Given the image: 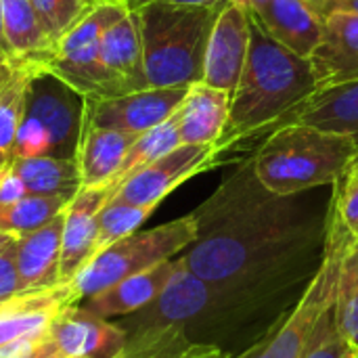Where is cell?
Returning <instances> with one entry per match:
<instances>
[{
  "mask_svg": "<svg viewBox=\"0 0 358 358\" xmlns=\"http://www.w3.org/2000/svg\"><path fill=\"white\" fill-rule=\"evenodd\" d=\"M294 197L271 193L250 157L193 212L197 239L180 262L222 296L260 287L313 243L315 227Z\"/></svg>",
  "mask_w": 358,
  "mask_h": 358,
  "instance_id": "6da1fadb",
  "label": "cell"
},
{
  "mask_svg": "<svg viewBox=\"0 0 358 358\" xmlns=\"http://www.w3.org/2000/svg\"><path fill=\"white\" fill-rule=\"evenodd\" d=\"M319 92L310 59L275 42L252 15L250 52L231 99V115L218 143L229 147L273 132Z\"/></svg>",
  "mask_w": 358,
  "mask_h": 358,
  "instance_id": "7a4b0ae2",
  "label": "cell"
},
{
  "mask_svg": "<svg viewBox=\"0 0 358 358\" xmlns=\"http://www.w3.org/2000/svg\"><path fill=\"white\" fill-rule=\"evenodd\" d=\"M357 159V138L289 122L268 132L252 164L258 180L271 193L289 197L323 185H336Z\"/></svg>",
  "mask_w": 358,
  "mask_h": 358,
  "instance_id": "3957f363",
  "label": "cell"
},
{
  "mask_svg": "<svg viewBox=\"0 0 358 358\" xmlns=\"http://www.w3.org/2000/svg\"><path fill=\"white\" fill-rule=\"evenodd\" d=\"M220 4L189 6L147 2L132 8L138 19L149 88H174L201 82L206 50Z\"/></svg>",
  "mask_w": 358,
  "mask_h": 358,
  "instance_id": "277c9868",
  "label": "cell"
},
{
  "mask_svg": "<svg viewBox=\"0 0 358 358\" xmlns=\"http://www.w3.org/2000/svg\"><path fill=\"white\" fill-rule=\"evenodd\" d=\"M197 239L195 214H187L149 231H134L94 254L69 281L76 304L107 287L172 260Z\"/></svg>",
  "mask_w": 358,
  "mask_h": 358,
  "instance_id": "5b68a950",
  "label": "cell"
},
{
  "mask_svg": "<svg viewBox=\"0 0 358 358\" xmlns=\"http://www.w3.org/2000/svg\"><path fill=\"white\" fill-rule=\"evenodd\" d=\"M352 254V248L336 233L325 231V254L323 262L310 281L306 294L287 317V321L273 331L266 340L250 348L239 358H302L308 344L325 317V313L336 304L342 266Z\"/></svg>",
  "mask_w": 358,
  "mask_h": 358,
  "instance_id": "8992f818",
  "label": "cell"
},
{
  "mask_svg": "<svg viewBox=\"0 0 358 358\" xmlns=\"http://www.w3.org/2000/svg\"><path fill=\"white\" fill-rule=\"evenodd\" d=\"M124 0H105L92 6L55 46L52 57L42 67L84 99L113 96L111 82L99 63L103 34L128 13Z\"/></svg>",
  "mask_w": 358,
  "mask_h": 358,
  "instance_id": "52a82bcc",
  "label": "cell"
},
{
  "mask_svg": "<svg viewBox=\"0 0 358 358\" xmlns=\"http://www.w3.org/2000/svg\"><path fill=\"white\" fill-rule=\"evenodd\" d=\"M126 342L128 331L122 325L71 304L38 338L27 342L25 358H113Z\"/></svg>",
  "mask_w": 358,
  "mask_h": 358,
  "instance_id": "ba28073f",
  "label": "cell"
},
{
  "mask_svg": "<svg viewBox=\"0 0 358 358\" xmlns=\"http://www.w3.org/2000/svg\"><path fill=\"white\" fill-rule=\"evenodd\" d=\"M187 92L189 86H174L143 88L109 99H84L82 122L138 136L170 120L180 109Z\"/></svg>",
  "mask_w": 358,
  "mask_h": 358,
  "instance_id": "9c48e42d",
  "label": "cell"
},
{
  "mask_svg": "<svg viewBox=\"0 0 358 358\" xmlns=\"http://www.w3.org/2000/svg\"><path fill=\"white\" fill-rule=\"evenodd\" d=\"M218 155V149L212 145H178L164 157L126 178L109 199L157 208L159 201L185 180L212 168Z\"/></svg>",
  "mask_w": 358,
  "mask_h": 358,
  "instance_id": "30bf717a",
  "label": "cell"
},
{
  "mask_svg": "<svg viewBox=\"0 0 358 358\" xmlns=\"http://www.w3.org/2000/svg\"><path fill=\"white\" fill-rule=\"evenodd\" d=\"M84 96L48 71H34L25 92V115L36 117L48 132L52 155L73 157L82 128Z\"/></svg>",
  "mask_w": 358,
  "mask_h": 358,
  "instance_id": "8fae6325",
  "label": "cell"
},
{
  "mask_svg": "<svg viewBox=\"0 0 358 358\" xmlns=\"http://www.w3.org/2000/svg\"><path fill=\"white\" fill-rule=\"evenodd\" d=\"M250 38L252 13L235 0H222L210 34L201 82L233 94L248 61Z\"/></svg>",
  "mask_w": 358,
  "mask_h": 358,
  "instance_id": "7c38bea8",
  "label": "cell"
},
{
  "mask_svg": "<svg viewBox=\"0 0 358 358\" xmlns=\"http://www.w3.org/2000/svg\"><path fill=\"white\" fill-rule=\"evenodd\" d=\"M222 294L197 277L193 271H189L180 258H176V268L159 296L147 304L145 308L136 310V319L128 331V336L145 331V329H157V327H168V325H185L187 321L199 317L210 308L216 298Z\"/></svg>",
  "mask_w": 358,
  "mask_h": 358,
  "instance_id": "4fadbf2b",
  "label": "cell"
},
{
  "mask_svg": "<svg viewBox=\"0 0 358 358\" xmlns=\"http://www.w3.org/2000/svg\"><path fill=\"white\" fill-rule=\"evenodd\" d=\"M113 195L111 187L82 189L65 206L63 235H61V260L59 283H69L82 271V266L94 256L99 212Z\"/></svg>",
  "mask_w": 358,
  "mask_h": 358,
  "instance_id": "5bb4252c",
  "label": "cell"
},
{
  "mask_svg": "<svg viewBox=\"0 0 358 358\" xmlns=\"http://www.w3.org/2000/svg\"><path fill=\"white\" fill-rule=\"evenodd\" d=\"M310 65L319 92L358 80V13L331 10L325 17V34Z\"/></svg>",
  "mask_w": 358,
  "mask_h": 358,
  "instance_id": "9a60e30c",
  "label": "cell"
},
{
  "mask_svg": "<svg viewBox=\"0 0 358 358\" xmlns=\"http://www.w3.org/2000/svg\"><path fill=\"white\" fill-rule=\"evenodd\" d=\"M76 304L71 285L59 283L40 292H25L0 306V350L23 340L38 338L52 319Z\"/></svg>",
  "mask_w": 358,
  "mask_h": 358,
  "instance_id": "2e32d148",
  "label": "cell"
},
{
  "mask_svg": "<svg viewBox=\"0 0 358 358\" xmlns=\"http://www.w3.org/2000/svg\"><path fill=\"white\" fill-rule=\"evenodd\" d=\"M99 63L111 82L113 96L149 88L143 65L138 19L132 8L103 34Z\"/></svg>",
  "mask_w": 358,
  "mask_h": 358,
  "instance_id": "e0dca14e",
  "label": "cell"
},
{
  "mask_svg": "<svg viewBox=\"0 0 358 358\" xmlns=\"http://www.w3.org/2000/svg\"><path fill=\"white\" fill-rule=\"evenodd\" d=\"M252 15L275 42L306 59L325 34V15L308 0H268Z\"/></svg>",
  "mask_w": 358,
  "mask_h": 358,
  "instance_id": "ac0fdd59",
  "label": "cell"
},
{
  "mask_svg": "<svg viewBox=\"0 0 358 358\" xmlns=\"http://www.w3.org/2000/svg\"><path fill=\"white\" fill-rule=\"evenodd\" d=\"M233 94L203 82L191 84L189 92L176 111L182 145L218 147L231 115Z\"/></svg>",
  "mask_w": 358,
  "mask_h": 358,
  "instance_id": "d6986e66",
  "label": "cell"
},
{
  "mask_svg": "<svg viewBox=\"0 0 358 358\" xmlns=\"http://www.w3.org/2000/svg\"><path fill=\"white\" fill-rule=\"evenodd\" d=\"M134 138V134L96 128L82 122L73 155L80 174V187H111Z\"/></svg>",
  "mask_w": 358,
  "mask_h": 358,
  "instance_id": "ffe728a7",
  "label": "cell"
},
{
  "mask_svg": "<svg viewBox=\"0 0 358 358\" xmlns=\"http://www.w3.org/2000/svg\"><path fill=\"white\" fill-rule=\"evenodd\" d=\"M63 212L55 216L48 224L40 227L38 231L15 239L21 294L40 292L59 285L61 235H63V220H65Z\"/></svg>",
  "mask_w": 358,
  "mask_h": 358,
  "instance_id": "44dd1931",
  "label": "cell"
},
{
  "mask_svg": "<svg viewBox=\"0 0 358 358\" xmlns=\"http://www.w3.org/2000/svg\"><path fill=\"white\" fill-rule=\"evenodd\" d=\"M174 268H176V258L162 262L138 275H132L92 298H86L80 302V306L88 310L90 315L107 319V321L115 317L134 315L136 310L145 308L159 296V292L172 277Z\"/></svg>",
  "mask_w": 358,
  "mask_h": 358,
  "instance_id": "7402d4cb",
  "label": "cell"
},
{
  "mask_svg": "<svg viewBox=\"0 0 358 358\" xmlns=\"http://www.w3.org/2000/svg\"><path fill=\"white\" fill-rule=\"evenodd\" d=\"M4 40L13 65H31L42 71L55 52L29 0H2Z\"/></svg>",
  "mask_w": 358,
  "mask_h": 358,
  "instance_id": "603a6c76",
  "label": "cell"
},
{
  "mask_svg": "<svg viewBox=\"0 0 358 358\" xmlns=\"http://www.w3.org/2000/svg\"><path fill=\"white\" fill-rule=\"evenodd\" d=\"M289 122L310 124L338 134H348L358 141V80L317 92L285 124Z\"/></svg>",
  "mask_w": 358,
  "mask_h": 358,
  "instance_id": "cb8c5ba5",
  "label": "cell"
},
{
  "mask_svg": "<svg viewBox=\"0 0 358 358\" xmlns=\"http://www.w3.org/2000/svg\"><path fill=\"white\" fill-rule=\"evenodd\" d=\"M10 170L21 178L29 195H61L71 199L80 191V174L73 157H15Z\"/></svg>",
  "mask_w": 358,
  "mask_h": 358,
  "instance_id": "d4e9b609",
  "label": "cell"
},
{
  "mask_svg": "<svg viewBox=\"0 0 358 358\" xmlns=\"http://www.w3.org/2000/svg\"><path fill=\"white\" fill-rule=\"evenodd\" d=\"M31 65H15L0 82V172L10 168L15 159L17 130L25 111V92L34 76Z\"/></svg>",
  "mask_w": 358,
  "mask_h": 358,
  "instance_id": "484cf974",
  "label": "cell"
},
{
  "mask_svg": "<svg viewBox=\"0 0 358 358\" xmlns=\"http://www.w3.org/2000/svg\"><path fill=\"white\" fill-rule=\"evenodd\" d=\"M69 197L61 195H25L19 201L0 206V233L10 237H23L48 224L59 216Z\"/></svg>",
  "mask_w": 358,
  "mask_h": 358,
  "instance_id": "4316f807",
  "label": "cell"
},
{
  "mask_svg": "<svg viewBox=\"0 0 358 358\" xmlns=\"http://www.w3.org/2000/svg\"><path fill=\"white\" fill-rule=\"evenodd\" d=\"M178 145H182L180 141V132H178V122H176V113L166 120L164 124L138 134L134 138V143L130 145L120 172L115 176V180L111 182V189L115 191L126 178H130L134 172H138L141 168L153 164L155 159L164 157L166 153H170L172 149H176Z\"/></svg>",
  "mask_w": 358,
  "mask_h": 358,
  "instance_id": "83f0119b",
  "label": "cell"
},
{
  "mask_svg": "<svg viewBox=\"0 0 358 358\" xmlns=\"http://www.w3.org/2000/svg\"><path fill=\"white\" fill-rule=\"evenodd\" d=\"M189 346L185 325H168L128 336L126 346L113 358H180Z\"/></svg>",
  "mask_w": 358,
  "mask_h": 358,
  "instance_id": "f1b7e54d",
  "label": "cell"
},
{
  "mask_svg": "<svg viewBox=\"0 0 358 358\" xmlns=\"http://www.w3.org/2000/svg\"><path fill=\"white\" fill-rule=\"evenodd\" d=\"M334 197L325 224L336 229L352 248L358 245V166H355L334 185Z\"/></svg>",
  "mask_w": 358,
  "mask_h": 358,
  "instance_id": "f546056e",
  "label": "cell"
},
{
  "mask_svg": "<svg viewBox=\"0 0 358 358\" xmlns=\"http://www.w3.org/2000/svg\"><path fill=\"white\" fill-rule=\"evenodd\" d=\"M155 208L147 206H132L124 201L109 199L103 210L99 212V231H96V245L94 254L105 250L107 245L115 243L117 239L134 233L151 214Z\"/></svg>",
  "mask_w": 358,
  "mask_h": 358,
  "instance_id": "4dcf8cb0",
  "label": "cell"
},
{
  "mask_svg": "<svg viewBox=\"0 0 358 358\" xmlns=\"http://www.w3.org/2000/svg\"><path fill=\"white\" fill-rule=\"evenodd\" d=\"M46 36L57 46L59 40L96 4L88 0H29Z\"/></svg>",
  "mask_w": 358,
  "mask_h": 358,
  "instance_id": "1f68e13d",
  "label": "cell"
},
{
  "mask_svg": "<svg viewBox=\"0 0 358 358\" xmlns=\"http://www.w3.org/2000/svg\"><path fill=\"white\" fill-rule=\"evenodd\" d=\"M336 327L350 342L358 336V256L352 252L340 277V287L336 296Z\"/></svg>",
  "mask_w": 358,
  "mask_h": 358,
  "instance_id": "d6a6232c",
  "label": "cell"
},
{
  "mask_svg": "<svg viewBox=\"0 0 358 358\" xmlns=\"http://www.w3.org/2000/svg\"><path fill=\"white\" fill-rule=\"evenodd\" d=\"M334 306L321 319V323L308 344V350L304 352L302 358H355L350 342L336 327V308Z\"/></svg>",
  "mask_w": 358,
  "mask_h": 358,
  "instance_id": "836d02e7",
  "label": "cell"
},
{
  "mask_svg": "<svg viewBox=\"0 0 358 358\" xmlns=\"http://www.w3.org/2000/svg\"><path fill=\"white\" fill-rule=\"evenodd\" d=\"M40 155H52L50 136L36 117L23 113L15 141V157H40Z\"/></svg>",
  "mask_w": 358,
  "mask_h": 358,
  "instance_id": "e575fe53",
  "label": "cell"
},
{
  "mask_svg": "<svg viewBox=\"0 0 358 358\" xmlns=\"http://www.w3.org/2000/svg\"><path fill=\"white\" fill-rule=\"evenodd\" d=\"M15 239L6 241L0 248V300H10L21 294L19 273H17V250Z\"/></svg>",
  "mask_w": 358,
  "mask_h": 358,
  "instance_id": "d590c367",
  "label": "cell"
},
{
  "mask_svg": "<svg viewBox=\"0 0 358 358\" xmlns=\"http://www.w3.org/2000/svg\"><path fill=\"white\" fill-rule=\"evenodd\" d=\"M180 358H231L224 350L208 344H191Z\"/></svg>",
  "mask_w": 358,
  "mask_h": 358,
  "instance_id": "8d00e7d4",
  "label": "cell"
},
{
  "mask_svg": "<svg viewBox=\"0 0 358 358\" xmlns=\"http://www.w3.org/2000/svg\"><path fill=\"white\" fill-rule=\"evenodd\" d=\"M128 4V8H136L141 4H147V2H170V4H189V6H212V4H218L222 0H124Z\"/></svg>",
  "mask_w": 358,
  "mask_h": 358,
  "instance_id": "74e56055",
  "label": "cell"
},
{
  "mask_svg": "<svg viewBox=\"0 0 358 358\" xmlns=\"http://www.w3.org/2000/svg\"><path fill=\"white\" fill-rule=\"evenodd\" d=\"M0 61H6L8 65L10 63V55H8V46H6V40H4V23H2V0H0Z\"/></svg>",
  "mask_w": 358,
  "mask_h": 358,
  "instance_id": "f35d334b",
  "label": "cell"
},
{
  "mask_svg": "<svg viewBox=\"0 0 358 358\" xmlns=\"http://www.w3.org/2000/svg\"><path fill=\"white\" fill-rule=\"evenodd\" d=\"M334 10H350V13H358V0H336Z\"/></svg>",
  "mask_w": 358,
  "mask_h": 358,
  "instance_id": "ab89813d",
  "label": "cell"
},
{
  "mask_svg": "<svg viewBox=\"0 0 358 358\" xmlns=\"http://www.w3.org/2000/svg\"><path fill=\"white\" fill-rule=\"evenodd\" d=\"M308 2H313L325 17L334 10V4H336V0H308Z\"/></svg>",
  "mask_w": 358,
  "mask_h": 358,
  "instance_id": "60d3db41",
  "label": "cell"
},
{
  "mask_svg": "<svg viewBox=\"0 0 358 358\" xmlns=\"http://www.w3.org/2000/svg\"><path fill=\"white\" fill-rule=\"evenodd\" d=\"M235 2H239V4H243L250 13H256L260 6H264L268 0H235Z\"/></svg>",
  "mask_w": 358,
  "mask_h": 358,
  "instance_id": "b9f144b4",
  "label": "cell"
},
{
  "mask_svg": "<svg viewBox=\"0 0 358 358\" xmlns=\"http://www.w3.org/2000/svg\"><path fill=\"white\" fill-rule=\"evenodd\" d=\"M13 67H15V65H8L6 61H0V82L10 73V69H13Z\"/></svg>",
  "mask_w": 358,
  "mask_h": 358,
  "instance_id": "7bdbcfd3",
  "label": "cell"
},
{
  "mask_svg": "<svg viewBox=\"0 0 358 358\" xmlns=\"http://www.w3.org/2000/svg\"><path fill=\"white\" fill-rule=\"evenodd\" d=\"M10 239H13L10 235H4V233H0V248H2V245H4L6 241H10Z\"/></svg>",
  "mask_w": 358,
  "mask_h": 358,
  "instance_id": "ee69618b",
  "label": "cell"
},
{
  "mask_svg": "<svg viewBox=\"0 0 358 358\" xmlns=\"http://www.w3.org/2000/svg\"><path fill=\"white\" fill-rule=\"evenodd\" d=\"M88 2H92V4H99V2H105V0H88Z\"/></svg>",
  "mask_w": 358,
  "mask_h": 358,
  "instance_id": "f6af8a7d",
  "label": "cell"
},
{
  "mask_svg": "<svg viewBox=\"0 0 358 358\" xmlns=\"http://www.w3.org/2000/svg\"><path fill=\"white\" fill-rule=\"evenodd\" d=\"M352 252H355V254H357V256H358V245H357V248H355V250H352Z\"/></svg>",
  "mask_w": 358,
  "mask_h": 358,
  "instance_id": "bcb514c9",
  "label": "cell"
},
{
  "mask_svg": "<svg viewBox=\"0 0 358 358\" xmlns=\"http://www.w3.org/2000/svg\"><path fill=\"white\" fill-rule=\"evenodd\" d=\"M4 302H6V300H0V306H2V304H4Z\"/></svg>",
  "mask_w": 358,
  "mask_h": 358,
  "instance_id": "7dc6e473",
  "label": "cell"
},
{
  "mask_svg": "<svg viewBox=\"0 0 358 358\" xmlns=\"http://www.w3.org/2000/svg\"><path fill=\"white\" fill-rule=\"evenodd\" d=\"M355 358H358V357H357V355H355Z\"/></svg>",
  "mask_w": 358,
  "mask_h": 358,
  "instance_id": "c3c4849f",
  "label": "cell"
},
{
  "mask_svg": "<svg viewBox=\"0 0 358 358\" xmlns=\"http://www.w3.org/2000/svg\"><path fill=\"white\" fill-rule=\"evenodd\" d=\"M357 166H358V159H357Z\"/></svg>",
  "mask_w": 358,
  "mask_h": 358,
  "instance_id": "681fc988",
  "label": "cell"
}]
</instances>
